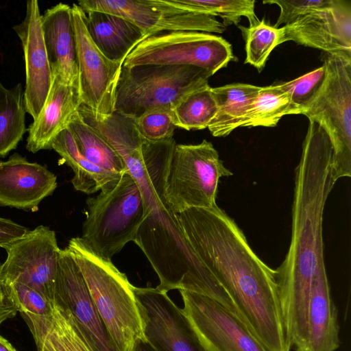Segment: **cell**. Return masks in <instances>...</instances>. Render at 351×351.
Listing matches in <instances>:
<instances>
[{"label":"cell","instance_id":"obj_14","mask_svg":"<svg viewBox=\"0 0 351 351\" xmlns=\"http://www.w3.org/2000/svg\"><path fill=\"white\" fill-rule=\"evenodd\" d=\"M143 333L158 351H208L189 319L156 288L134 287Z\"/></svg>","mask_w":351,"mask_h":351},{"label":"cell","instance_id":"obj_20","mask_svg":"<svg viewBox=\"0 0 351 351\" xmlns=\"http://www.w3.org/2000/svg\"><path fill=\"white\" fill-rule=\"evenodd\" d=\"M82 104L79 88L52 76L45 103L30 124L26 148L32 153L51 149L54 138L67 126Z\"/></svg>","mask_w":351,"mask_h":351},{"label":"cell","instance_id":"obj_28","mask_svg":"<svg viewBox=\"0 0 351 351\" xmlns=\"http://www.w3.org/2000/svg\"><path fill=\"white\" fill-rule=\"evenodd\" d=\"M302 114L279 84L261 87L247 112L242 127H274L282 117Z\"/></svg>","mask_w":351,"mask_h":351},{"label":"cell","instance_id":"obj_34","mask_svg":"<svg viewBox=\"0 0 351 351\" xmlns=\"http://www.w3.org/2000/svg\"><path fill=\"white\" fill-rule=\"evenodd\" d=\"M20 313L47 317L53 312V302L36 290L20 282L7 283Z\"/></svg>","mask_w":351,"mask_h":351},{"label":"cell","instance_id":"obj_21","mask_svg":"<svg viewBox=\"0 0 351 351\" xmlns=\"http://www.w3.org/2000/svg\"><path fill=\"white\" fill-rule=\"evenodd\" d=\"M340 345L337 309L324 262L315 274L309 302L305 351H336Z\"/></svg>","mask_w":351,"mask_h":351},{"label":"cell","instance_id":"obj_7","mask_svg":"<svg viewBox=\"0 0 351 351\" xmlns=\"http://www.w3.org/2000/svg\"><path fill=\"white\" fill-rule=\"evenodd\" d=\"M324 64L326 79L302 114L317 122L330 138L336 183L351 176V60L326 53Z\"/></svg>","mask_w":351,"mask_h":351},{"label":"cell","instance_id":"obj_5","mask_svg":"<svg viewBox=\"0 0 351 351\" xmlns=\"http://www.w3.org/2000/svg\"><path fill=\"white\" fill-rule=\"evenodd\" d=\"M83 224L84 243L97 256L111 261L130 241H134L144 218L139 188L128 172L117 184L86 200Z\"/></svg>","mask_w":351,"mask_h":351},{"label":"cell","instance_id":"obj_1","mask_svg":"<svg viewBox=\"0 0 351 351\" xmlns=\"http://www.w3.org/2000/svg\"><path fill=\"white\" fill-rule=\"evenodd\" d=\"M101 134L125 162L136 182L144 205V218L134 242L157 274V289L186 290L216 300L225 291L189 244L178 214L166 196L169 163L176 145L173 138L152 142L139 134L134 119L118 114L101 127Z\"/></svg>","mask_w":351,"mask_h":351},{"label":"cell","instance_id":"obj_26","mask_svg":"<svg viewBox=\"0 0 351 351\" xmlns=\"http://www.w3.org/2000/svg\"><path fill=\"white\" fill-rule=\"evenodd\" d=\"M67 129L73 136L81 154L106 171L124 174L128 172L121 156L108 141L76 112Z\"/></svg>","mask_w":351,"mask_h":351},{"label":"cell","instance_id":"obj_38","mask_svg":"<svg viewBox=\"0 0 351 351\" xmlns=\"http://www.w3.org/2000/svg\"><path fill=\"white\" fill-rule=\"evenodd\" d=\"M131 351H158L145 338L137 339Z\"/></svg>","mask_w":351,"mask_h":351},{"label":"cell","instance_id":"obj_39","mask_svg":"<svg viewBox=\"0 0 351 351\" xmlns=\"http://www.w3.org/2000/svg\"><path fill=\"white\" fill-rule=\"evenodd\" d=\"M0 351H17L12 344L0 335Z\"/></svg>","mask_w":351,"mask_h":351},{"label":"cell","instance_id":"obj_25","mask_svg":"<svg viewBox=\"0 0 351 351\" xmlns=\"http://www.w3.org/2000/svg\"><path fill=\"white\" fill-rule=\"evenodd\" d=\"M260 89L261 86L243 83L212 87L218 111L208 127L211 134L215 137L226 136L241 128L249 107Z\"/></svg>","mask_w":351,"mask_h":351},{"label":"cell","instance_id":"obj_6","mask_svg":"<svg viewBox=\"0 0 351 351\" xmlns=\"http://www.w3.org/2000/svg\"><path fill=\"white\" fill-rule=\"evenodd\" d=\"M211 76L207 71L193 66H122L115 111L137 118L152 108L173 109L191 93L208 85Z\"/></svg>","mask_w":351,"mask_h":351},{"label":"cell","instance_id":"obj_15","mask_svg":"<svg viewBox=\"0 0 351 351\" xmlns=\"http://www.w3.org/2000/svg\"><path fill=\"white\" fill-rule=\"evenodd\" d=\"M54 302L69 311L93 351H119L93 302L77 263L66 247L60 253Z\"/></svg>","mask_w":351,"mask_h":351},{"label":"cell","instance_id":"obj_23","mask_svg":"<svg viewBox=\"0 0 351 351\" xmlns=\"http://www.w3.org/2000/svg\"><path fill=\"white\" fill-rule=\"evenodd\" d=\"M21 315L34 337L37 351H93L69 311L55 302L49 316Z\"/></svg>","mask_w":351,"mask_h":351},{"label":"cell","instance_id":"obj_29","mask_svg":"<svg viewBox=\"0 0 351 351\" xmlns=\"http://www.w3.org/2000/svg\"><path fill=\"white\" fill-rule=\"evenodd\" d=\"M217 111L212 87L208 84L191 93L172 109L174 125L186 130L208 128Z\"/></svg>","mask_w":351,"mask_h":351},{"label":"cell","instance_id":"obj_18","mask_svg":"<svg viewBox=\"0 0 351 351\" xmlns=\"http://www.w3.org/2000/svg\"><path fill=\"white\" fill-rule=\"evenodd\" d=\"M56 187V176L52 172L18 153L0 161L1 206L34 209Z\"/></svg>","mask_w":351,"mask_h":351},{"label":"cell","instance_id":"obj_35","mask_svg":"<svg viewBox=\"0 0 351 351\" xmlns=\"http://www.w3.org/2000/svg\"><path fill=\"white\" fill-rule=\"evenodd\" d=\"M335 0H267L264 4H276L280 9V14L274 25L278 27L289 25L309 14L328 8Z\"/></svg>","mask_w":351,"mask_h":351},{"label":"cell","instance_id":"obj_32","mask_svg":"<svg viewBox=\"0 0 351 351\" xmlns=\"http://www.w3.org/2000/svg\"><path fill=\"white\" fill-rule=\"evenodd\" d=\"M134 121L139 134L147 141L158 142L173 138L176 127L170 107L150 108L140 117L134 118Z\"/></svg>","mask_w":351,"mask_h":351},{"label":"cell","instance_id":"obj_9","mask_svg":"<svg viewBox=\"0 0 351 351\" xmlns=\"http://www.w3.org/2000/svg\"><path fill=\"white\" fill-rule=\"evenodd\" d=\"M234 60L232 45L221 36L201 32L176 31L145 38L129 53L122 66H193L213 75Z\"/></svg>","mask_w":351,"mask_h":351},{"label":"cell","instance_id":"obj_30","mask_svg":"<svg viewBox=\"0 0 351 351\" xmlns=\"http://www.w3.org/2000/svg\"><path fill=\"white\" fill-rule=\"evenodd\" d=\"M245 43L244 63L261 72L274 48L281 44L282 29L266 23L263 18L249 27L239 26Z\"/></svg>","mask_w":351,"mask_h":351},{"label":"cell","instance_id":"obj_31","mask_svg":"<svg viewBox=\"0 0 351 351\" xmlns=\"http://www.w3.org/2000/svg\"><path fill=\"white\" fill-rule=\"evenodd\" d=\"M186 8L202 14L219 16L225 26L238 25L242 16L250 25L258 21L255 14L254 0H179Z\"/></svg>","mask_w":351,"mask_h":351},{"label":"cell","instance_id":"obj_2","mask_svg":"<svg viewBox=\"0 0 351 351\" xmlns=\"http://www.w3.org/2000/svg\"><path fill=\"white\" fill-rule=\"evenodd\" d=\"M178 217L193 251L248 329L267 351H290L275 269L254 253L235 221L217 206L188 208Z\"/></svg>","mask_w":351,"mask_h":351},{"label":"cell","instance_id":"obj_27","mask_svg":"<svg viewBox=\"0 0 351 351\" xmlns=\"http://www.w3.org/2000/svg\"><path fill=\"white\" fill-rule=\"evenodd\" d=\"M26 112L21 84L7 88L0 81V157L14 149L27 131Z\"/></svg>","mask_w":351,"mask_h":351},{"label":"cell","instance_id":"obj_36","mask_svg":"<svg viewBox=\"0 0 351 351\" xmlns=\"http://www.w3.org/2000/svg\"><path fill=\"white\" fill-rule=\"evenodd\" d=\"M29 230L13 221L0 217V247H5L26 234Z\"/></svg>","mask_w":351,"mask_h":351},{"label":"cell","instance_id":"obj_24","mask_svg":"<svg viewBox=\"0 0 351 351\" xmlns=\"http://www.w3.org/2000/svg\"><path fill=\"white\" fill-rule=\"evenodd\" d=\"M55 150L73 171L71 180L75 190L86 194L104 191L114 186L123 174L106 171L88 160L80 152L73 136L66 128L53 141Z\"/></svg>","mask_w":351,"mask_h":351},{"label":"cell","instance_id":"obj_11","mask_svg":"<svg viewBox=\"0 0 351 351\" xmlns=\"http://www.w3.org/2000/svg\"><path fill=\"white\" fill-rule=\"evenodd\" d=\"M0 281L23 283L54 302V287L61 249L56 233L40 226L4 247Z\"/></svg>","mask_w":351,"mask_h":351},{"label":"cell","instance_id":"obj_37","mask_svg":"<svg viewBox=\"0 0 351 351\" xmlns=\"http://www.w3.org/2000/svg\"><path fill=\"white\" fill-rule=\"evenodd\" d=\"M18 311L7 284L0 281V325L6 319L14 317Z\"/></svg>","mask_w":351,"mask_h":351},{"label":"cell","instance_id":"obj_19","mask_svg":"<svg viewBox=\"0 0 351 351\" xmlns=\"http://www.w3.org/2000/svg\"><path fill=\"white\" fill-rule=\"evenodd\" d=\"M41 27L52 76L79 88L71 6L59 3L41 16Z\"/></svg>","mask_w":351,"mask_h":351},{"label":"cell","instance_id":"obj_10","mask_svg":"<svg viewBox=\"0 0 351 351\" xmlns=\"http://www.w3.org/2000/svg\"><path fill=\"white\" fill-rule=\"evenodd\" d=\"M77 5L84 12L120 16L139 27L146 38L169 32L221 34L226 29L216 17L195 12L179 0H82Z\"/></svg>","mask_w":351,"mask_h":351},{"label":"cell","instance_id":"obj_8","mask_svg":"<svg viewBox=\"0 0 351 351\" xmlns=\"http://www.w3.org/2000/svg\"><path fill=\"white\" fill-rule=\"evenodd\" d=\"M232 175L210 142L203 140L195 145L176 144L166 183L171 209L179 214L191 208H214L217 206L220 178Z\"/></svg>","mask_w":351,"mask_h":351},{"label":"cell","instance_id":"obj_22","mask_svg":"<svg viewBox=\"0 0 351 351\" xmlns=\"http://www.w3.org/2000/svg\"><path fill=\"white\" fill-rule=\"evenodd\" d=\"M85 13V24L93 42L109 60L123 63L143 40V32L127 19L100 11Z\"/></svg>","mask_w":351,"mask_h":351},{"label":"cell","instance_id":"obj_33","mask_svg":"<svg viewBox=\"0 0 351 351\" xmlns=\"http://www.w3.org/2000/svg\"><path fill=\"white\" fill-rule=\"evenodd\" d=\"M326 76V67L323 64L313 71L279 85L287 93L292 103L302 111V114L304 109L320 90Z\"/></svg>","mask_w":351,"mask_h":351},{"label":"cell","instance_id":"obj_17","mask_svg":"<svg viewBox=\"0 0 351 351\" xmlns=\"http://www.w3.org/2000/svg\"><path fill=\"white\" fill-rule=\"evenodd\" d=\"M41 14L36 0L27 1L23 21L14 25L23 47L25 64L24 98L27 112L35 120L42 110L51 83L52 75L44 43Z\"/></svg>","mask_w":351,"mask_h":351},{"label":"cell","instance_id":"obj_3","mask_svg":"<svg viewBox=\"0 0 351 351\" xmlns=\"http://www.w3.org/2000/svg\"><path fill=\"white\" fill-rule=\"evenodd\" d=\"M332 156L326 131L309 120L295 168L291 243L285 260L275 269L286 337L296 349L306 346L315 276L324 262L323 215L335 184L331 176Z\"/></svg>","mask_w":351,"mask_h":351},{"label":"cell","instance_id":"obj_16","mask_svg":"<svg viewBox=\"0 0 351 351\" xmlns=\"http://www.w3.org/2000/svg\"><path fill=\"white\" fill-rule=\"evenodd\" d=\"M287 41L351 60V3L335 0L331 6L281 27Z\"/></svg>","mask_w":351,"mask_h":351},{"label":"cell","instance_id":"obj_13","mask_svg":"<svg viewBox=\"0 0 351 351\" xmlns=\"http://www.w3.org/2000/svg\"><path fill=\"white\" fill-rule=\"evenodd\" d=\"M184 313L208 351H267L238 315L215 300L179 290Z\"/></svg>","mask_w":351,"mask_h":351},{"label":"cell","instance_id":"obj_12","mask_svg":"<svg viewBox=\"0 0 351 351\" xmlns=\"http://www.w3.org/2000/svg\"><path fill=\"white\" fill-rule=\"evenodd\" d=\"M82 104L101 114L115 111L116 90L122 64L106 58L93 42L85 24V13L71 6Z\"/></svg>","mask_w":351,"mask_h":351},{"label":"cell","instance_id":"obj_4","mask_svg":"<svg viewBox=\"0 0 351 351\" xmlns=\"http://www.w3.org/2000/svg\"><path fill=\"white\" fill-rule=\"evenodd\" d=\"M66 248L77 263L93 302L119 351H131L145 338L134 286L111 261L95 254L81 239Z\"/></svg>","mask_w":351,"mask_h":351}]
</instances>
